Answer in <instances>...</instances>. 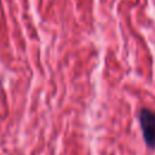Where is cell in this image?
Masks as SVG:
<instances>
[{
    "instance_id": "1",
    "label": "cell",
    "mask_w": 155,
    "mask_h": 155,
    "mask_svg": "<svg viewBox=\"0 0 155 155\" xmlns=\"http://www.w3.org/2000/svg\"><path fill=\"white\" fill-rule=\"evenodd\" d=\"M138 121L144 143L149 149H155V111L149 108H142L138 113Z\"/></svg>"
}]
</instances>
